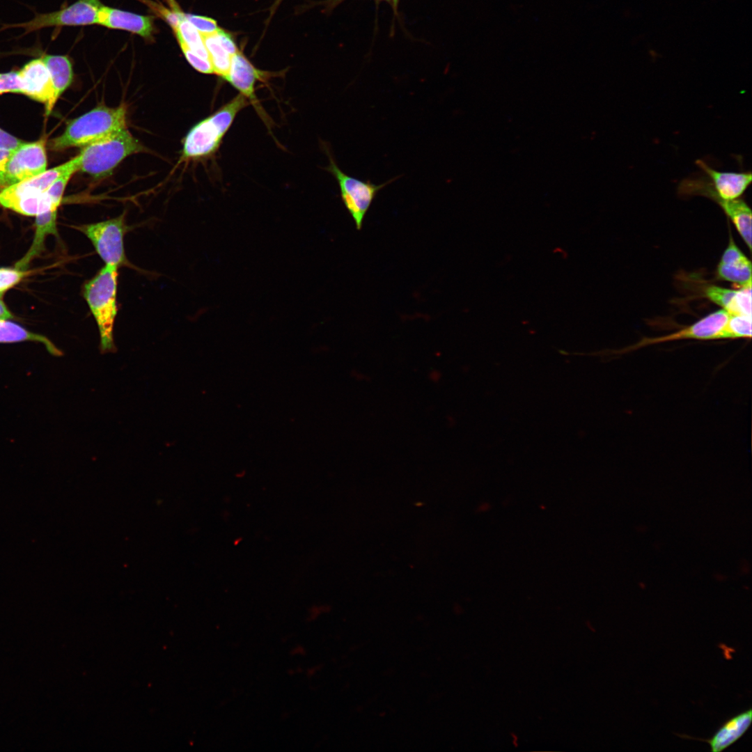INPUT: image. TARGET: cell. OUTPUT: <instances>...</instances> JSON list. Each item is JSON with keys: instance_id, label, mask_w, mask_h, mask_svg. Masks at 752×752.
Here are the masks:
<instances>
[{"instance_id": "obj_1", "label": "cell", "mask_w": 752, "mask_h": 752, "mask_svg": "<svg viewBox=\"0 0 752 752\" xmlns=\"http://www.w3.org/2000/svg\"><path fill=\"white\" fill-rule=\"evenodd\" d=\"M127 111L125 104L113 108L97 106L70 122L61 135L50 141L49 148L84 147L127 128Z\"/></svg>"}, {"instance_id": "obj_2", "label": "cell", "mask_w": 752, "mask_h": 752, "mask_svg": "<svg viewBox=\"0 0 752 752\" xmlns=\"http://www.w3.org/2000/svg\"><path fill=\"white\" fill-rule=\"evenodd\" d=\"M79 171V156L43 173L9 185L0 191V205L26 216L52 210L45 191L61 176Z\"/></svg>"}, {"instance_id": "obj_3", "label": "cell", "mask_w": 752, "mask_h": 752, "mask_svg": "<svg viewBox=\"0 0 752 752\" xmlns=\"http://www.w3.org/2000/svg\"><path fill=\"white\" fill-rule=\"evenodd\" d=\"M118 269L105 265L85 283L83 290L84 297L98 327L101 351L104 352L115 350L113 330L118 312Z\"/></svg>"}, {"instance_id": "obj_4", "label": "cell", "mask_w": 752, "mask_h": 752, "mask_svg": "<svg viewBox=\"0 0 752 752\" xmlns=\"http://www.w3.org/2000/svg\"><path fill=\"white\" fill-rule=\"evenodd\" d=\"M249 104V100L239 93L214 113L196 124L185 138L182 159H196L216 152L238 112Z\"/></svg>"}, {"instance_id": "obj_5", "label": "cell", "mask_w": 752, "mask_h": 752, "mask_svg": "<svg viewBox=\"0 0 752 752\" xmlns=\"http://www.w3.org/2000/svg\"><path fill=\"white\" fill-rule=\"evenodd\" d=\"M127 127L82 147L79 171L99 178L111 174L125 157L143 150Z\"/></svg>"}, {"instance_id": "obj_6", "label": "cell", "mask_w": 752, "mask_h": 752, "mask_svg": "<svg viewBox=\"0 0 752 752\" xmlns=\"http://www.w3.org/2000/svg\"><path fill=\"white\" fill-rule=\"evenodd\" d=\"M696 164L703 175L687 178L681 181L679 191L686 195H701L712 200L738 198L751 182V173L727 172L715 170L702 159Z\"/></svg>"}, {"instance_id": "obj_7", "label": "cell", "mask_w": 752, "mask_h": 752, "mask_svg": "<svg viewBox=\"0 0 752 752\" xmlns=\"http://www.w3.org/2000/svg\"><path fill=\"white\" fill-rule=\"evenodd\" d=\"M329 165L327 170L336 178L339 186L342 201L352 217L356 228L360 230L366 215L377 193L398 177L380 185L370 180H361L343 172L329 154Z\"/></svg>"}, {"instance_id": "obj_8", "label": "cell", "mask_w": 752, "mask_h": 752, "mask_svg": "<svg viewBox=\"0 0 752 752\" xmlns=\"http://www.w3.org/2000/svg\"><path fill=\"white\" fill-rule=\"evenodd\" d=\"M100 0H77L59 10L48 13H36L31 20L17 24H4L0 31L10 28H22L24 35L47 27L84 26L97 24Z\"/></svg>"}, {"instance_id": "obj_9", "label": "cell", "mask_w": 752, "mask_h": 752, "mask_svg": "<svg viewBox=\"0 0 752 752\" xmlns=\"http://www.w3.org/2000/svg\"><path fill=\"white\" fill-rule=\"evenodd\" d=\"M79 229L91 240L105 265L117 267L127 265L124 248V236L127 231L124 214L84 225Z\"/></svg>"}, {"instance_id": "obj_10", "label": "cell", "mask_w": 752, "mask_h": 752, "mask_svg": "<svg viewBox=\"0 0 752 752\" xmlns=\"http://www.w3.org/2000/svg\"><path fill=\"white\" fill-rule=\"evenodd\" d=\"M46 141L23 143L13 151L5 171L8 186L38 175L47 169Z\"/></svg>"}, {"instance_id": "obj_11", "label": "cell", "mask_w": 752, "mask_h": 752, "mask_svg": "<svg viewBox=\"0 0 752 752\" xmlns=\"http://www.w3.org/2000/svg\"><path fill=\"white\" fill-rule=\"evenodd\" d=\"M728 317L729 313L724 309H721L709 314L684 329L664 336L642 339L635 345L625 347L619 352H629L648 345L676 340H717Z\"/></svg>"}, {"instance_id": "obj_12", "label": "cell", "mask_w": 752, "mask_h": 752, "mask_svg": "<svg viewBox=\"0 0 752 752\" xmlns=\"http://www.w3.org/2000/svg\"><path fill=\"white\" fill-rule=\"evenodd\" d=\"M21 79L22 94L45 104V114L52 112L57 100L50 73L42 58L26 63L17 71Z\"/></svg>"}, {"instance_id": "obj_13", "label": "cell", "mask_w": 752, "mask_h": 752, "mask_svg": "<svg viewBox=\"0 0 752 752\" xmlns=\"http://www.w3.org/2000/svg\"><path fill=\"white\" fill-rule=\"evenodd\" d=\"M268 73L256 68L240 50L233 56L228 73L225 79L239 91L256 109L260 106L255 93L258 80L267 78Z\"/></svg>"}, {"instance_id": "obj_14", "label": "cell", "mask_w": 752, "mask_h": 752, "mask_svg": "<svg viewBox=\"0 0 752 752\" xmlns=\"http://www.w3.org/2000/svg\"><path fill=\"white\" fill-rule=\"evenodd\" d=\"M97 24L109 29L127 31L148 40L152 38L155 31L153 17L103 5L98 12Z\"/></svg>"}, {"instance_id": "obj_15", "label": "cell", "mask_w": 752, "mask_h": 752, "mask_svg": "<svg viewBox=\"0 0 752 752\" xmlns=\"http://www.w3.org/2000/svg\"><path fill=\"white\" fill-rule=\"evenodd\" d=\"M719 279L743 286L751 285V263L732 237L717 267Z\"/></svg>"}, {"instance_id": "obj_16", "label": "cell", "mask_w": 752, "mask_h": 752, "mask_svg": "<svg viewBox=\"0 0 752 752\" xmlns=\"http://www.w3.org/2000/svg\"><path fill=\"white\" fill-rule=\"evenodd\" d=\"M705 295L729 314L751 316V285L738 290L710 285L706 288Z\"/></svg>"}, {"instance_id": "obj_17", "label": "cell", "mask_w": 752, "mask_h": 752, "mask_svg": "<svg viewBox=\"0 0 752 752\" xmlns=\"http://www.w3.org/2000/svg\"><path fill=\"white\" fill-rule=\"evenodd\" d=\"M752 721V710L749 709L726 721L705 741L712 752H721L737 741L748 730Z\"/></svg>"}, {"instance_id": "obj_18", "label": "cell", "mask_w": 752, "mask_h": 752, "mask_svg": "<svg viewBox=\"0 0 752 752\" xmlns=\"http://www.w3.org/2000/svg\"><path fill=\"white\" fill-rule=\"evenodd\" d=\"M57 210H49L36 216L35 235L26 254L17 263L15 268L24 270L28 264L43 250L45 239L48 235H57Z\"/></svg>"}, {"instance_id": "obj_19", "label": "cell", "mask_w": 752, "mask_h": 752, "mask_svg": "<svg viewBox=\"0 0 752 752\" xmlns=\"http://www.w3.org/2000/svg\"><path fill=\"white\" fill-rule=\"evenodd\" d=\"M723 209L735 226L739 235L751 250V210L746 203L739 198L714 200Z\"/></svg>"}, {"instance_id": "obj_20", "label": "cell", "mask_w": 752, "mask_h": 752, "mask_svg": "<svg viewBox=\"0 0 752 752\" xmlns=\"http://www.w3.org/2000/svg\"><path fill=\"white\" fill-rule=\"evenodd\" d=\"M52 80L56 100L71 84L73 78L70 59L63 55L45 54L41 57Z\"/></svg>"}, {"instance_id": "obj_21", "label": "cell", "mask_w": 752, "mask_h": 752, "mask_svg": "<svg viewBox=\"0 0 752 752\" xmlns=\"http://www.w3.org/2000/svg\"><path fill=\"white\" fill-rule=\"evenodd\" d=\"M36 341L42 343L47 350L53 354H60V351L45 336L31 332L22 326L0 318V343H17L22 341Z\"/></svg>"}, {"instance_id": "obj_22", "label": "cell", "mask_w": 752, "mask_h": 752, "mask_svg": "<svg viewBox=\"0 0 752 752\" xmlns=\"http://www.w3.org/2000/svg\"><path fill=\"white\" fill-rule=\"evenodd\" d=\"M173 30L180 45L185 46L201 57L210 60L203 36L185 18V13Z\"/></svg>"}, {"instance_id": "obj_23", "label": "cell", "mask_w": 752, "mask_h": 752, "mask_svg": "<svg viewBox=\"0 0 752 752\" xmlns=\"http://www.w3.org/2000/svg\"><path fill=\"white\" fill-rule=\"evenodd\" d=\"M203 38L214 73L225 79L228 73L233 56L222 47L215 33L203 36Z\"/></svg>"}, {"instance_id": "obj_24", "label": "cell", "mask_w": 752, "mask_h": 752, "mask_svg": "<svg viewBox=\"0 0 752 752\" xmlns=\"http://www.w3.org/2000/svg\"><path fill=\"white\" fill-rule=\"evenodd\" d=\"M751 337V316L729 314L719 339H735Z\"/></svg>"}, {"instance_id": "obj_25", "label": "cell", "mask_w": 752, "mask_h": 752, "mask_svg": "<svg viewBox=\"0 0 752 752\" xmlns=\"http://www.w3.org/2000/svg\"><path fill=\"white\" fill-rule=\"evenodd\" d=\"M185 17L202 36L214 33L219 29L217 21L211 17L189 13H185Z\"/></svg>"}, {"instance_id": "obj_26", "label": "cell", "mask_w": 752, "mask_h": 752, "mask_svg": "<svg viewBox=\"0 0 752 752\" xmlns=\"http://www.w3.org/2000/svg\"><path fill=\"white\" fill-rule=\"evenodd\" d=\"M24 270L17 268H0V297L9 288L18 283L26 275Z\"/></svg>"}, {"instance_id": "obj_27", "label": "cell", "mask_w": 752, "mask_h": 752, "mask_svg": "<svg viewBox=\"0 0 752 752\" xmlns=\"http://www.w3.org/2000/svg\"><path fill=\"white\" fill-rule=\"evenodd\" d=\"M22 92L23 86L17 71L0 73V95Z\"/></svg>"}, {"instance_id": "obj_28", "label": "cell", "mask_w": 752, "mask_h": 752, "mask_svg": "<svg viewBox=\"0 0 752 752\" xmlns=\"http://www.w3.org/2000/svg\"><path fill=\"white\" fill-rule=\"evenodd\" d=\"M185 58L195 70L203 74H213L212 63L209 59H205L193 52L187 47L180 45Z\"/></svg>"}, {"instance_id": "obj_29", "label": "cell", "mask_w": 752, "mask_h": 752, "mask_svg": "<svg viewBox=\"0 0 752 752\" xmlns=\"http://www.w3.org/2000/svg\"><path fill=\"white\" fill-rule=\"evenodd\" d=\"M215 34L222 47L230 56H233L239 51L233 34L221 28Z\"/></svg>"}, {"instance_id": "obj_30", "label": "cell", "mask_w": 752, "mask_h": 752, "mask_svg": "<svg viewBox=\"0 0 752 752\" xmlns=\"http://www.w3.org/2000/svg\"><path fill=\"white\" fill-rule=\"evenodd\" d=\"M23 143L0 128V149L13 151Z\"/></svg>"}, {"instance_id": "obj_31", "label": "cell", "mask_w": 752, "mask_h": 752, "mask_svg": "<svg viewBox=\"0 0 752 752\" xmlns=\"http://www.w3.org/2000/svg\"><path fill=\"white\" fill-rule=\"evenodd\" d=\"M13 151L0 149V172L5 173L8 159Z\"/></svg>"}, {"instance_id": "obj_32", "label": "cell", "mask_w": 752, "mask_h": 752, "mask_svg": "<svg viewBox=\"0 0 752 752\" xmlns=\"http://www.w3.org/2000/svg\"><path fill=\"white\" fill-rule=\"evenodd\" d=\"M12 316L13 315L10 313V311L8 309L6 304L2 301L1 297H0V318L9 319L12 318Z\"/></svg>"}, {"instance_id": "obj_33", "label": "cell", "mask_w": 752, "mask_h": 752, "mask_svg": "<svg viewBox=\"0 0 752 752\" xmlns=\"http://www.w3.org/2000/svg\"><path fill=\"white\" fill-rule=\"evenodd\" d=\"M8 187L4 173L0 172V191Z\"/></svg>"}, {"instance_id": "obj_34", "label": "cell", "mask_w": 752, "mask_h": 752, "mask_svg": "<svg viewBox=\"0 0 752 752\" xmlns=\"http://www.w3.org/2000/svg\"><path fill=\"white\" fill-rule=\"evenodd\" d=\"M282 1L283 0H276L275 2L273 3V5L272 6L271 9H270L269 18L272 17V15L274 14L276 9L278 8V6H279V4L281 3Z\"/></svg>"}, {"instance_id": "obj_35", "label": "cell", "mask_w": 752, "mask_h": 752, "mask_svg": "<svg viewBox=\"0 0 752 752\" xmlns=\"http://www.w3.org/2000/svg\"><path fill=\"white\" fill-rule=\"evenodd\" d=\"M399 0H393L394 10H396Z\"/></svg>"}, {"instance_id": "obj_36", "label": "cell", "mask_w": 752, "mask_h": 752, "mask_svg": "<svg viewBox=\"0 0 752 752\" xmlns=\"http://www.w3.org/2000/svg\"><path fill=\"white\" fill-rule=\"evenodd\" d=\"M337 1H339V0H337ZM386 1H389V0H386Z\"/></svg>"}]
</instances>
